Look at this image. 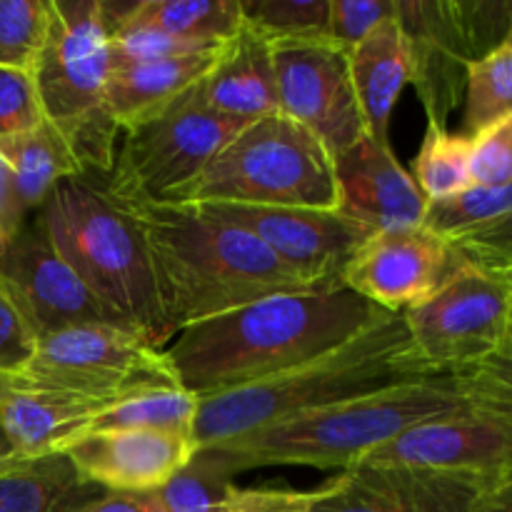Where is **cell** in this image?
Masks as SVG:
<instances>
[{"instance_id": "6da1fadb", "label": "cell", "mask_w": 512, "mask_h": 512, "mask_svg": "<svg viewBox=\"0 0 512 512\" xmlns=\"http://www.w3.org/2000/svg\"><path fill=\"white\" fill-rule=\"evenodd\" d=\"M470 410L512 413L510 360L390 385L315 413L280 420L243 438L210 445L198 450V455L230 478L270 465L348 468L405 430Z\"/></svg>"}, {"instance_id": "7a4b0ae2", "label": "cell", "mask_w": 512, "mask_h": 512, "mask_svg": "<svg viewBox=\"0 0 512 512\" xmlns=\"http://www.w3.org/2000/svg\"><path fill=\"white\" fill-rule=\"evenodd\" d=\"M388 315L348 288L270 295L188 325L165 355L180 388L203 400L310 363Z\"/></svg>"}, {"instance_id": "3957f363", "label": "cell", "mask_w": 512, "mask_h": 512, "mask_svg": "<svg viewBox=\"0 0 512 512\" xmlns=\"http://www.w3.org/2000/svg\"><path fill=\"white\" fill-rule=\"evenodd\" d=\"M143 233L160 313L170 335L240 305L283 293H318L258 238L193 203H120Z\"/></svg>"}, {"instance_id": "277c9868", "label": "cell", "mask_w": 512, "mask_h": 512, "mask_svg": "<svg viewBox=\"0 0 512 512\" xmlns=\"http://www.w3.org/2000/svg\"><path fill=\"white\" fill-rule=\"evenodd\" d=\"M433 373L438 370L430 368L413 348L403 315L393 313L358 338L288 373L198 400L193 443L198 450L228 443L280 420Z\"/></svg>"}, {"instance_id": "5b68a950", "label": "cell", "mask_w": 512, "mask_h": 512, "mask_svg": "<svg viewBox=\"0 0 512 512\" xmlns=\"http://www.w3.org/2000/svg\"><path fill=\"white\" fill-rule=\"evenodd\" d=\"M55 253L100 300L120 330L163 350L173 340L138 220L90 175L55 185L35 210Z\"/></svg>"}, {"instance_id": "8992f818", "label": "cell", "mask_w": 512, "mask_h": 512, "mask_svg": "<svg viewBox=\"0 0 512 512\" xmlns=\"http://www.w3.org/2000/svg\"><path fill=\"white\" fill-rule=\"evenodd\" d=\"M183 203L338 210L333 155L288 115H265L218 150Z\"/></svg>"}, {"instance_id": "52a82bcc", "label": "cell", "mask_w": 512, "mask_h": 512, "mask_svg": "<svg viewBox=\"0 0 512 512\" xmlns=\"http://www.w3.org/2000/svg\"><path fill=\"white\" fill-rule=\"evenodd\" d=\"M245 125L205 105L195 83L153 118L123 130L100 185L118 203H183L210 160Z\"/></svg>"}, {"instance_id": "ba28073f", "label": "cell", "mask_w": 512, "mask_h": 512, "mask_svg": "<svg viewBox=\"0 0 512 512\" xmlns=\"http://www.w3.org/2000/svg\"><path fill=\"white\" fill-rule=\"evenodd\" d=\"M13 385L113 403L180 388L165 350L110 325H80L40 338Z\"/></svg>"}, {"instance_id": "9c48e42d", "label": "cell", "mask_w": 512, "mask_h": 512, "mask_svg": "<svg viewBox=\"0 0 512 512\" xmlns=\"http://www.w3.org/2000/svg\"><path fill=\"white\" fill-rule=\"evenodd\" d=\"M395 18L410 55V83L418 88L428 123L448 125L463 100L470 63L510 38V3L398 0Z\"/></svg>"}, {"instance_id": "30bf717a", "label": "cell", "mask_w": 512, "mask_h": 512, "mask_svg": "<svg viewBox=\"0 0 512 512\" xmlns=\"http://www.w3.org/2000/svg\"><path fill=\"white\" fill-rule=\"evenodd\" d=\"M510 308L512 275L463 265L400 315L420 358L445 373L510 360Z\"/></svg>"}, {"instance_id": "8fae6325", "label": "cell", "mask_w": 512, "mask_h": 512, "mask_svg": "<svg viewBox=\"0 0 512 512\" xmlns=\"http://www.w3.org/2000/svg\"><path fill=\"white\" fill-rule=\"evenodd\" d=\"M110 30L100 0H50V23L33 68L45 120L68 140L113 128L103 110Z\"/></svg>"}, {"instance_id": "7c38bea8", "label": "cell", "mask_w": 512, "mask_h": 512, "mask_svg": "<svg viewBox=\"0 0 512 512\" xmlns=\"http://www.w3.org/2000/svg\"><path fill=\"white\" fill-rule=\"evenodd\" d=\"M512 473L355 463L313 490L310 512H510Z\"/></svg>"}, {"instance_id": "4fadbf2b", "label": "cell", "mask_w": 512, "mask_h": 512, "mask_svg": "<svg viewBox=\"0 0 512 512\" xmlns=\"http://www.w3.org/2000/svg\"><path fill=\"white\" fill-rule=\"evenodd\" d=\"M210 215L258 238L290 273L315 290L343 288V270L373 235L338 210L268 208V205H203Z\"/></svg>"}, {"instance_id": "5bb4252c", "label": "cell", "mask_w": 512, "mask_h": 512, "mask_svg": "<svg viewBox=\"0 0 512 512\" xmlns=\"http://www.w3.org/2000/svg\"><path fill=\"white\" fill-rule=\"evenodd\" d=\"M0 285L38 340L80 325L118 328L100 300L55 253L38 218L25 220L23 228L5 243Z\"/></svg>"}, {"instance_id": "9a60e30c", "label": "cell", "mask_w": 512, "mask_h": 512, "mask_svg": "<svg viewBox=\"0 0 512 512\" xmlns=\"http://www.w3.org/2000/svg\"><path fill=\"white\" fill-rule=\"evenodd\" d=\"M273 63L278 113L313 133L330 155L368 135L350 83L348 55L330 43L278 45Z\"/></svg>"}, {"instance_id": "2e32d148", "label": "cell", "mask_w": 512, "mask_h": 512, "mask_svg": "<svg viewBox=\"0 0 512 512\" xmlns=\"http://www.w3.org/2000/svg\"><path fill=\"white\" fill-rule=\"evenodd\" d=\"M463 263L423 225L373 233L343 270V288L388 313H403L433 295Z\"/></svg>"}, {"instance_id": "e0dca14e", "label": "cell", "mask_w": 512, "mask_h": 512, "mask_svg": "<svg viewBox=\"0 0 512 512\" xmlns=\"http://www.w3.org/2000/svg\"><path fill=\"white\" fill-rule=\"evenodd\" d=\"M512 413L470 410L405 430L358 463L428 470L510 473Z\"/></svg>"}, {"instance_id": "ac0fdd59", "label": "cell", "mask_w": 512, "mask_h": 512, "mask_svg": "<svg viewBox=\"0 0 512 512\" xmlns=\"http://www.w3.org/2000/svg\"><path fill=\"white\" fill-rule=\"evenodd\" d=\"M105 493H155L198 453L193 435L160 430L90 433L63 450Z\"/></svg>"}, {"instance_id": "d6986e66", "label": "cell", "mask_w": 512, "mask_h": 512, "mask_svg": "<svg viewBox=\"0 0 512 512\" xmlns=\"http://www.w3.org/2000/svg\"><path fill=\"white\" fill-rule=\"evenodd\" d=\"M333 173L338 213L373 233L415 228L423 220L428 200L388 143L363 135L348 150L333 155Z\"/></svg>"}, {"instance_id": "ffe728a7", "label": "cell", "mask_w": 512, "mask_h": 512, "mask_svg": "<svg viewBox=\"0 0 512 512\" xmlns=\"http://www.w3.org/2000/svg\"><path fill=\"white\" fill-rule=\"evenodd\" d=\"M425 230L438 235L463 265L512 275V185L470 188L425 203Z\"/></svg>"}, {"instance_id": "44dd1931", "label": "cell", "mask_w": 512, "mask_h": 512, "mask_svg": "<svg viewBox=\"0 0 512 512\" xmlns=\"http://www.w3.org/2000/svg\"><path fill=\"white\" fill-rule=\"evenodd\" d=\"M113 405L118 403L13 385V390L0 400V433L23 458L63 453L98 415Z\"/></svg>"}, {"instance_id": "7402d4cb", "label": "cell", "mask_w": 512, "mask_h": 512, "mask_svg": "<svg viewBox=\"0 0 512 512\" xmlns=\"http://www.w3.org/2000/svg\"><path fill=\"white\" fill-rule=\"evenodd\" d=\"M218 50L158 60H110L103 110L118 133L153 118L205 78Z\"/></svg>"}, {"instance_id": "603a6c76", "label": "cell", "mask_w": 512, "mask_h": 512, "mask_svg": "<svg viewBox=\"0 0 512 512\" xmlns=\"http://www.w3.org/2000/svg\"><path fill=\"white\" fill-rule=\"evenodd\" d=\"M205 105L220 115L253 123L278 113L273 45L243 25L200 80Z\"/></svg>"}, {"instance_id": "cb8c5ba5", "label": "cell", "mask_w": 512, "mask_h": 512, "mask_svg": "<svg viewBox=\"0 0 512 512\" xmlns=\"http://www.w3.org/2000/svg\"><path fill=\"white\" fill-rule=\"evenodd\" d=\"M350 83L363 115L365 133L388 143L390 118L400 93L410 83V55L398 18H385L348 53Z\"/></svg>"}, {"instance_id": "d4e9b609", "label": "cell", "mask_w": 512, "mask_h": 512, "mask_svg": "<svg viewBox=\"0 0 512 512\" xmlns=\"http://www.w3.org/2000/svg\"><path fill=\"white\" fill-rule=\"evenodd\" d=\"M103 495L65 453L25 458L0 473V512H73Z\"/></svg>"}, {"instance_id": "484cf974", "label": "cell", "mask_w": 512, "mask_h": 512, "mask_svg": "<svg viewBox=\"0 0 512 512\" xmlns=\"http://www.w3.org/2000/svg\"><path fill=\"white\" fill-rule=\"evenodd\" d=\"M0 155L10 163L23 208L38 210L50 190L68 178H80L83 165L63 130L43 120L30 133L0 143Z\"/></svg>"}, {"instance_id": "4316f807", "label": "cell", "mask_w": 512, "mask_h": 512, "mask_svg": "<svg viewBox=\"0 0 512 512\" xmlns=\"http://www.w3.org/2000/svg\"><path fill=\"white\" fill-rule=\"evenodd\" d=\"M120 25L153 28L188 43L220 48L240 33L243 15L240 0H138Z\"/></svg>"}, {"instance_id": "83f0119b", "label": "cell", "mask_w": 512, "mask_h": 512, "mask_svg": "<svg viewBox=\"0 0 512 512\" xmlns=\"http://www.w3.org/2000/svg\"><path fill=\"white\" fill-rule=\"evenodd\" d=\"M465 138H475L500 120L512 118V35L465 73Z\"/></svg>"}, {"instance_id": "f1b7e54d", "label": "cell", "mask_w": 512, "mask_h": 512, "mask_svg": "<svg viewBox=\"0 0 512 512\" xmlns=\"http://www.w3.org/2000/svg\"><path fill=\"white\" fill-rule=\"evenodd\" d=\"M240 15L273 48L328 43L330 0H240Z\"/></svg>"}, {"instance_id": "f546056e", "label": "cell", "mask_w": 512, "mask_h": 512, "mask_svg": "<svg viewBox=\"0 0 512 512\" xmlns=\"http://www.w3.org/2000/svg\"><path fill=\"white\" fill-rule=\"evenodd\" d=\"M195 415H198L195 395L185 393L183 388L155 390L113 405L98 415L83 435L108 433V430H160V433L193 435Z\"/></svg>"}, {"instance_id": "4dcf8cb0", "label": "cell", "mask_w": 512, "mask_h": 512, "mask_svg": "<svg viewBox=\"0 0 512 512\" xmlns=\"http://www.w3.org/2000/svg\"><path fill=\"white\" fill-rule=\"evenodd\" d=\"M413 180L425 200L448 198L470 188V138L428 123Z\"/></svg>"}, {"instance_id": "1f68e13d", "label": "cell", "mask_w": 512, "mask_h": 512, "mask_svg": "<svg viewBox=\"0 0 512 512\" xmlns=\"http://www.w3.org/2000/svg\"><path fill=\"white\" fill-rule=\"evenodd\" d=\"M235 488L230 475L195 453L183 470L155 490L153 500L160 512H223Z\"/></svg>"}, {"instance_id": "d6a6232c", "label": "cell", "mask_w": 512, "mask_h": 512, "mask_svg": "<svg viewBox=\"0 0 512 512\" xmlns=\"http://www.w3.org/2000/svg\"><path fill=\"white\" fill-rule=\"evenodd\" d=\"M50 23V0H0V68L33 73Z\"/></svg>"}, {"instance_id": "836d02e7", "label": "cell", "mask_w": 512, "mask_h": 512, "mask_svg": "<svg viewBox=\"0 0 512 512\" xmlns=\"http://www.w3.org/2000/svg\"><path fill=\"white\" fill-rule=\"evenodd\" d=\"M45 120L30 73L0 68V143L30 133Z\"/></svg>"}, {"instance_id": "e575fe53", "label": "cell", "mask_w": 512, "mask_h": 512, "mask_svg": "<svg viewBox=\"0 0 512 512\" xmlns=\"http://www.w3.org/2000/svg\"><path fill=\"white\" fill-rule=\"evenodd\" d=\"M470 185L510 188L512 185V118L470 138Z\"/></svg>"}, {"instance_id": "d590c367", "label": "cell", "mask_w": 512, "mask_h": 512, "mask_svg": "<svg viewBox=\"0 0 512 512\" xmlns=\"http://www.w3.org/2000/svg\"><path fill=\"white\" fill-rule=\"evenodd\" d=\"M398 0H330L328 43L348 55L378 23L393 18Z\"/></svg>"}, {"instance_id": "8d00e7d4", "label": "cell", "mask_w": 512, "mask_h": 512, "mask_svg": "<svg viewBox=\"0 0 512 512\" xmlns=\"http://www.w3.org/2000/svg\"><path fill=\"white\" fill-rule=\"evenodd\" d=\"M38 338L0 285V375L18 378L28 368Z\"/></svg>"}, {"instance_id": "74e56055", "label": "cell", "mask_w": 512, "mask_h": 512, "mask_svg": "<svg viewBox=\"0 0 512 512\" xmlns=\"http://www.w3.org/2000/svg\"><path fill=\"white\" fill-rule=\"evenodd\" d=\"M313 490L288 488H235L223 512H310Z\"/></svg>"}, {"instance_id": "f35d334b", "label": "cell", "mask_w": 512, "mask_h": 512, "mask_svg": "<svg viewBox=\"0 0 512 512\" xmlns=\"http://www.w3.org/2000/svg\"><path fill=\"white\" fill-rule=\"evenodd\" d=\"M25 220H28V210L20 203L13 168H10L8 160L0 155V240L8 243V240L23 228Z\"/></svg>"}, {"instance_id": "ab89813d", "label": "cell", "mask_w": 512, "mask_h": 512, "mask_svg": "<svg viewBox=\"0 0 512 512\" xmlns=\"http://www.w3.org/2000/svg\"><path fill=\"white\" fill-rule=\"evenodd\" d=\"M155 500L153 493H105L103 498L83 505L73 512H153Z\"/></svg>"}, {"instance_id": "60d3db41", "label": "cell", "mask_w": 512, "mask_h": 512, "mask_svg": "<svg viewBox=\"0 0 512 512\" xmlns=\"http://www.w3.org/2000/svg\"><path fill=\"white\" fill-rule=\"evenodd\" d=\"M20 460H25L23 455L15 453V450L10 448L8 440L3 438V433H0V473H3V470H8V468H13V465L20 463Z\"/></svg>"}, {"instance_id": "b9f144b4", "label": "cell", "mask_w": 512, "mask_h": 512, "mask_svg": "<svg viewBox=\"0 0 512 512\" xmlns=\"http://www.w3.org/2000/svg\"><path fill=\"white\" fill-rule=\"evenodd\" d=\"M10 390H13V378H8V375H0V400H3Z\"/></svg>"}, {"instance_id": "7bdbcfd3", "label": "cell", "mask_w": 512, "mask_h": 512, "mask_svg": "<svg viewBox=\"0 0 512 512\" xmlns=\"http://www.w3.org/2000/svg\"><path fill=\"white\" fill-rule=\"evenodd\" d=\"M3 250H5V243H3V240H0V255H3Z\"/></svg>"}, {"instance_id": "ee69618b", "label": "cell", "mask_w": 512, "mask_h": 512, "mask_svg": "<svg viewBox=\"0 0 512 512\" xmlns=\"http://www.w3.org/2000/svg\"><path fill=\"white\" fill-rule=\"evenodd\" d=\"M153 512H160V510H158V508H155V510H153Z\"/></svg>"}]
</instances>
